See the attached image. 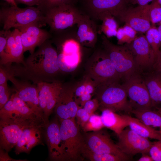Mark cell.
<instances>
[{"mask_svg":"<svg viewBox=\"0 0 161 161\" xmlns=\"http://www.w3.org/2000/svg\"><path fill=\"white\" fill-rule=\"evenodd\" d=\"M153 71L161 72V48L152 67Z\"/></svg>","mask_w":161,"mask_h":161,"instance_id":"43","label":"cell"},{"mask_svg":"<svg viewBox=\"0 0 161 161\" xmlns=\"http://www.w3.org/2000/svg\"><path fill=\"white\" fill-rule=\"evenodd\" d=\"M11 6H17L15 0H4Z\"/></svg>","mask_w":161,"mask_h":161,"instance_id":"48","label":"cell"},{"mask_svg":"<svg viewBox=\"0 0 161 161\" xmlns=\"http://www.w3.org/2000/svg\"><path fill=\"white\" fill-rule=\"evenodd\" d=\"M148 154H143L142 156L138 160V161H153L150 156Z\"/></svg>","mask_w":161,"mask_h":161,"instance_id":"47","label":"cell"},{"mask_svg":"<svg viewBox=\"0 0 161 161\" xmlns=\"http://www.w3.org/2000/svg\"><path fill=\"white\" fill-rule=\"evenodd\" d=\"M104 127L100 115L92 114L82 129L85 132L101 130Z\"/></svg>","mask_w":161,"mask_h":161,"instance_id":"33","label":"cell"},{"mask_svg":"<svg viewBox=\"0 0 161 161\" xmlns=\"http://www.w3.org/2000/svg\"><path fill=\"white\" fill-rule=\"evenodd\" d=\"M149 4L133 7L127 6L117 16L121 21L133 28L137 32L146 33L151 27L149 15Z\"/></svg>","mask_w":161,"mask_h":161,"instance_id":"13","label":"cell"},{"mask_svg":"<svg viewBox=\"0 0 161 161\" xmlns=\"http://www.w3.org/2000/svg\"><path fill=\"white\" fill-rule=\"evenodd\" d=\"M85 145L92 151L99 154H110L118 156L125 161L131 160L123 153L109 136L101 130L86 132L83 134Z\"/></svg>","mask_w":161,"mask_h":161,"instance_id":"11","label":"cell"},{"mask_svg":"<svg viewBox=\"0 0 161 161\" xmlns=\"http://www.w3.org/2000/svg\"><path fill=\"white\" fill-rule=\"evenodd\" d=\"M8 80V72L7 68L4 66L0 65V85L7 84Z\"/></svg>","mask_w":161,"mask_h":161,"instance_id":"41","label":"cell"},{"mask_svg":"<svg viewBox=\"0 0 161 161\" xmlns=\"http://www.w3.org/2000/svg\"><path fill=\"white\" fill-rule=\"evenodd\" d=\"M132 110L151 109L152 107L149 93L143 77L136 74L123 81Z\"/></svg>","mask_w":161,"mask_h":161,"instance_id":"9","label":"cell"},{"mask_svg":"<svg viewBox=\"0 0 161 161\" xmlns=\"http://www.w3.org/2000/svg\"><path fill=\"white\" fill-rule=\"evenodd\" d=\"M0 22L5 30L31 24L37 25L41 27L47 24L43 13L33 6L24 8L17 6L2 7L0 9Z\"/></svg>","mask_w":161,"mask_h":161,"instance_id":"2","label":"cell"},{"mask_svg":"<svg viewBox=\"0 0 161 161\" xmlns=\"http://www.w3.org/2000/svg\"><path fill=\"white\" fill-rule=\"evenodd\" d=\"M41 28L37 25L31 24L17 28L20 32L24 52L28 51L30 54L33 53L37 47L51 38L50 33Z\"/></svg>","mask_w":161,"mask_h":161,"instance_id":"19","label":"cell"},{"mask_svg":"<svg viewBox=\"0 0 161 161\" xmlns=\"http://www.w3.org/2000/svg\"><path fill=\"white\" fill-rule=\"evenodd\" d=\"M157 1L161 5V0H157Z\"/></svg>","mask_w":161,"mask_h":161,"instance_id":"51","label":"cell"},{"mask_svg":"<svg viewBox=\"0 0 161 161\" xmlns=\"http://www.w3.org/2000/svg\"><path fill=\"white\" fill-rule=\"evenodd\" d=\"M99 103L97 99L96 98L91 99L85 103L83 107L91 115L94 113L98 108Z\"/></svg>","mask_w":161,"mask_h":161,"instance_id":"39","label":"cell"},{"mask_svg":"<svg viewBox=\"0 0 161 161\" xmlns=\"http://www.w3.org/2000/svg\"><path fill=\"white\" fill-rule=\"evenodd\" d=\"M24 52L20 32L18 29L15 28L8 38L4 54L0 58V65L9 66L13 63L24 65Z\"/></svg>","mask_w":161,"mask_h":161,"instance_id":"20","label":"cell"},{"mask_svg":"<svg viewBox=\"0 0 161 161\" xmlns=\"http://www.w3.org/2000/svg\"><path fill=\"white\" fill-rule=\"evenodd\" d=\"M43 125L0 118V149L8 152L15 147L25 129L32 126Z\"/></svg>","mask_w":161,"mask_h":161,"instance_id":"12","label":"cell"},{"mask_svg":"<svg viewBox=\"0 0 161 161\" xmlns=\"http://www.w3.org/2000/svg\"><path fill=\"white\" fill-rule=\"evenodd\" d=\"M131 113L144 124L151 127H158L161 131V115L157 111H153L151 109H133Z\"/></svg>","mask_w":161,"mask_h":161,"instance_id":"27","label":"cell"},{"mask_svg":"<svg viewBox=\"0 0 161 161\" xmlns=\"http://www.w3.org/2000/svg\"><path fill=\"white\" fill-rule=\"evenodd\" d=\"M125 44L131 53L141 72L152 69L156 57L145 35L137 36L131 43Z\"/></svg>","mask_w":161,"mask_h":161,"instance_id":"14","label":"cell"},{"mask_svg":"<svg viewBox=\"0 0 161 161\" xmlns=\"http://www.w3.org/2000/svg\"><path fill=\"white\" fill-rule=\"evenodd\" d=\"M115 18L114 16L108 12L99 15L97 20L101 21L102 23L98 30V33H103L108 38L116 36L119 27Z\"/></svg>","mask_w":161,"mask_h":161,"instance_id":"26","label":"cell"},{"mask_svg":"<svg viewBox=\"0 0 161 161\" xmlns=\"http://www.w3.org/2000/svg\"><path fill=\"white\" fill-rule=\"evenodd\" d=\"M91 115L83 107H80L77 110L75 116L76 123L82 129Z\"/></svg>","mask_w":161,"mask_h":161,"instance_id":"36","label":"cell"},{"mask_svg":"<svg viewBox=\"0 0 161 161\" xmlns=\"http://www.w3.org/2000/svg\"><path fill=\"white\" fill-rule=\"evenodd\" d=\"M149 154L153 161H161V140L153 142Z\"/></svg>","mask_w":161,"mask_h":161,"instance_id":"37","label":"cell"},{"mask_svg":"<svg viewBox=\"0 0 161 161\" xmlns=\"http://www.w3.org/2000/svg\"><path fill=\"white\" fill-rule=\"evenodd\" d=\"M157 111L161 115V107L157 108Z\"/></svg>","mask_w":161,"mask_h":161,"instance_id":"50","label":"cell"},{"mask_svg":"<svg viewBox=\"0 0 161 161\" xmlns=\"http://www.w3.org/2000/svg\"><path fill=\"white\" fill-rule=\"evenodd\" d=\"M0 161H24L23 160H16L14 159L8 155V152L4 150L0 149Z\"/></svg>","mask_w":161,"mask_h":161,"instance_id":"45","label":"cell"},{"mask_svg":"<svg viewBox=\"0 0 161 161\" xmlns=\"http://www.w3.org/2000/svg\"><path fill=\"white\" fill-rule=\"evenodd\" d=\"M76 36L82 46L93 48L97 40L98 30L95 21L83 13L76 24Z\"/></svg>","mask_w":161,"mask_h":161,"instance_id":"21","label":"cell"},{"mask_svg":"<svg viewBox=\"0 0 161 161\" xmlns=\"http://www.w3.org/2000/svg\"><path fill=\"white\" fill-rule=\"evenodd\" d=\"M62 84L58 81L48 96L46 109L44 114V118L46 126L49 122V117L54 109L58 101Z\"/></svg>","mask_w":161,"mask_h":161,"instance_id":"28","label":"cell"},{"mask_svg":"<svg viewBox=\"0 0 161 161\" xmlns=\"http://www.w3.org/2000/svg\"><path fill=\"white\" fill-rule=\"evenodd\" d=\"M57 81L51 83L42 82L36 84L38 90L39 106L43 116L49 95Z\"/></svg>","mask_w":161,"mask_h":161,"instance_id":"30","label":"cell"},{"mask_svg":"<svg viewBox=\"0 0 161 161\" xmlns=\"http://www.w3.org/2000/svg\"><path fill=\"white\" fill-rule=\"evenodd\" d=\"M74 0H40L37 7L44 14L47 11L53 7L63 4H74Z\"/></svg>","mask_w":161,"mask_h":161,"instance_id":"34","label":"cell"},{"mask_svg":"<svg viewBox=\"0 0 161 161\" xmlns=\"http://www.w3.org/2000/svg\"><path fill=\"white\" fill-rule=\"evenodd\" d=\"M12 90L8 87L7 84L0 85V109L9 100Z\"/></svg>","mask_w":161,"mask_h":161,"instance_id":"38","label":"cell"},{"mask_svg":"<svg viewBox=\"0 0 161 161\" xmlns=\"http://www.w3.org/2000/svg\"><path fill=\"white\" fill-rule=\"evenodd\" d=\"M127 127L117 134L116 144L120 150L130 157L138 154L149 153L153 142Z\"/></svg>","mask_w":161,"mask_h":161,"instance_id":"10","label":"cell"},{"mask_svg":"<svg viewBox=\"0 0 161 161\" xmlns=\"http://www.w3.org/2000/svg\"><path fill=\"white\" fill-rule=\"evenodd\" d=\"M91 94L84 93L78 99L76 100L78 105H80V107H83L86 102L91 100L92 98Z\"/></svg>","mask_w":161,"mask_h":161,"instance_id":"42","label":"cell"},{"mask_svg":"<svg viewBox=\"0 0 161 161\" xmlns=\"http://www.w3.org/2000/svg\"><path fill=\"white\" fill-rule=\"evenodd\" d=\"M16 4H22L28 6H38L40 0H15Z\"/></svg>","mask_w":161,"mask_h":161,"instance_id":"44","label":"cell"},{"mask_svg":"<svg viewBox=\"0 0 161 161\" xmlns=\"http://www.w3.org/2000/svg\"><path fill=\"white\" fill-rule=\"evenodd\" d=\"M56 117L45 127V137L49 157L53 161H69L64 150L60 133V123Z\"/></svg>","mask_w":161,"mask_h":161,"instance_id":"15","label":"cell"},{"mask_svg":"<svg viewBox=\"0 0 161 161\" xmlns=\"http://www.w3.org/2000/svg\"><path fill=\"white\" fill-rule=\"evenodd\" d=\"M100 110V116L104 127L112 130L117 135L128 126L127 122L123 115H120L107 109Z\"/></svg>","mask_w":161,"mask_h":161,"instance_id":"24","label":"cell"},{"mask_svg":"<svg viewBox=\"0 0 161 161\" xmlns=\"http://www.w3.org/2000/svg\"><path fill=\"white\" fill-rule=\"evenodd\" d=\"M97 97L100 109H107L115 112L131 113L126 90L120 82H116L96 87Z\"/></svg>","mask_w":161,"mask_h":161,"instance_id":"5","label":"cell"},{"mask_svg":"<svg viewBox=\"0 0 161 161\" xmlns=\"http://www.w3.org/2000/svg\"><path fill=\"white\" fill-rule=\"evenodd\" d=\"M74 88L69 83L62 84L59 97L54 109L59 121L75 119L77 110L80 106L75 99Z\"/></svg>","mask_w":161,"mask_h":161,"instance_id":"17","label":"cell"},{"mask_svg":"<svg viewBox=\"0 0 161 161\" xmlns=\"http://www.w3.org/2000/svg\"><path fill=\"white\" fill-rule=\"evenodd\" d=\"M8 71V80L14 86L15 93L44 120L43 114L39 106L37 85L32 84L27 80L18 79Z\"/></svg>","mask_w":161,"mask_h":161,"instance_id":"18","label":"cell"},{"mask_svg":"<svg viewBox=\"0 0 161 161\" xmlns=\"http://www.w3.org/2000/svg\"><path fill=\"white\" fill-rule=\"evenodd\" d=\"M102 39L103 48L121 80L123 81L133 75L141 73L131 53L125 44H114L104 35Z\"/></svg>","mask_w":161,"mask_h":161,"instance_id":"3","label":"cell"},{"mask_svg":"<svg viewBox=\"0 0 161 161\" xmlns=\"http://www.w3.org/2000/svg\"><path fill=\"white\" fill-rule=\"evenodd\" d=\"M83 158L91 161H122L125 160L122 158L110 154H99L94 152L87 148L84 145L81 151Z\"/></svg>","mask_w":161,"mask_h":161,"instance_id":"29","label":"cell"},{"mask_svg":"<svg viewBox=\"0 0 161 161\" xmlns=\"http://www.w3.org/2000/svg\"><path fill=\"white\" fill-rule=\"evenodd\" d=\"M157 28L158 31L160 38V49L161 48V21L159 22V25Z\"/></svg>","mask_w":161,"mask_h":161,"instance_id":"49","label":"cell"},{"mask_svg":"<svg viewBox=\"0 0 161 161\" xmlns=\"http://www.w3.org/2000/svg\"><path fill=\"white\" fill-rule=\"evenodd\" d=\"M127 120L128 126L132 131L145 137L161 140V131L147 125L137 118L123 115Z\"/></svg>","mask_w":161,"mask_h":161,"instance_id":"25","label":"cell"},{"mask_svg":"<svg viewBox=\"0 0 161 161\" xmlns=\"http://www.w3.org/2000/svg\"><path fill=\"white\" fill-rule=\"evenodd\" d=\"M75 119L59 120L63 147L69 161L83 159L81 152L85 144L84 137Z\"/></svg>","mask_w":161,"mask_h":161,"instance_id":"6","label":"cell"},{"mask_svg":"<svg viewBox=\"0 0 161 161\" xmlns=\"http://www.w3.org/2000/svg\"><path fill=\"white\" fill-rule=\"evenodd\" d=\"M0 118H7L21 122L44 124V119L20 98L14 92L0 109Z\"/></svg>","mask_w":161,"mask_h":161,"instance_id":"8","label":"cell"},{"mask_svg":"<svg viewBox=\"0 0 161 161\" xmlns=\"http://www.w3.org/2000/svg\"><path fill=\"white\" fill-rule=\"evenodd\" d=\"M137 33L133 28L126 24L123 27H119L116 36L117 44L122 45L130 43L137 37Z\"/></svg>","mask_w":161,"mask_h":161,"instance_id":"31","label":"cell"},{"mask_svg":"<svg viewBox=\"0 0 161 161\" xmlns=\"http://www.w3.org/2000/svg\"><path fill=\"white\" fill-rule=\"evenodd\" d=\"M154 0H130V4H137L139 6H143L147 5L148 3Z\"/></svg>","mask_w":161,"mask_h":161,"instance_id":"46","label":"cell"},{"mask_svg":"<svg viewBox=\"0 0 161 161\" xmlns=\"http://www.w3.org/2000/svg\"><path fill=\"white\" fill-rule=\"evenodd\" d=\"M143 77L149 93L152 107L161 105V72H148Z\"/></svg>","mask_w":161,"mask_h":161,"instance_id":"23","label":"cell"},{"mask_svg":"<svg viewBox=\"0 0 161 161\" xmlns=\"http://www.w3.org/2000/svg\"><path fill=\"white\" fill-rule=\"evenodd\" d=\"M52 44L50 39L47 40L27 58L24 65L7 66L9 71L15 77L36 84L42 82L58 81L55 78L61 70L57 52Z\"/></svg>","mask_w":161,"mask_h":161,"instance_id":"1","label":"cell"},{"mask_svg":"<svg viewBox=\"0 0 161 161\" xmlns=\"http://www.w3.org/2000/svg\"><path fill=\"white\" fill-rule=\"evenodd\" d=\"M145 36L154 51L156 58L160 49V41L157 27L155 26H152L146 32Z\"/></svg>","mask_w":161,"mask_h":161,"instance_id":"32","label":"cell"},{"mask_svg":"<svg viewBox=\"0 0 161 161\" xmlns=\"http://www.w3.org/2000/svg\"><path fill=\"white\" fill-rule=\"evenodd\" d=\"M45 127L44 125H38L25 129L15 147V153L16 154L22 152L28 153L32 148L40 143L42 129Z\"/></svg>","mask_w":161,"mask_h":161,"instance_id":"22","label":"cell"},{"mask_svg":"<svg viewBox=\"0 0 161 161\" xmlns=\"http://www.w3.org/2000/svg\"><path fill=\"white\" fill-rule=\"evenodd\" d=\"M86 85V79L75 87L74 89V97L76 100L85 93Z\"/></svg>","mask_w":161,"mask_h":161,"instance_id":"40","label":"cell"},{"mask_svg":"<svg viewBox=\"0 0 161 161\" xmlns=\"http://www.w3.org/2000/svg\"><path fill=\"white\" fill-rule=\"evenodd\" d=\"M82 13L73 4H65L53 7L44 14L51 34L61 31L76 25Z\"/></svg>","mask_w":161,"mask_h":161,"instance_id":"7","label":"cell"},{"mask_svg":"<svg viewBox=\"0 0 161 161\" xmlns=\"http://www.w3.org/2000/svg\"><path fill=\"white\" fill-rule=\"evenodd\" d=\"M88 63L87 77L95 83L97 86L120 82L121 80L103 48L95 50Z\"/></svg>","mask_w":161,"mask_h":161,"instance_id":"4","label":"cell"},{"mask_svg":"<svg viewBox=\"0 0 161 161\" xmlns=\"http://www.w3.org/2000/svg\"><path fill=\"white\" fill-rule=\"evenodd\" d=\"M149 15L152 26L161 21V5L157 0H154L149 4Z\"/></svg>","mask_w":161,"mask_h":161,"instance_id":"35","label":"cell"},{"mask_svg":"<svg viewBox=\"0 0 161 161\" xmlns=\"http://www.w3.org/2000/svg\"><path fill=\"white\" fill-rule=\"evenodd\" d=\"M130 0H83L85 14L94 20L100 14L108 12L116 18L129 6Z\"/></svg>","mask_w":161,"mask_h":161,"instance_id":"16","label":"cell"}]
</instances>
